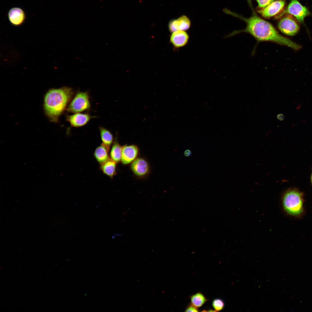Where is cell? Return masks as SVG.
<instances>
[{"instance_id":"cell-1","label":"cell","mask_w":312,"mask_h":312,"mask_svg":"<svg viewBox=\"0 0 312 312\" xmlns=\"http://www.w3.org/2000/svg\"><path fill=\"white\" fill-rule=\"evenodd\" d=\"M248 1L252 12L250 17L246 18L230 11L229 12V14L244 21L246 24L244 29L235 31L230 34L231 36L246 32L251 35L259 42H272L296 51L301 48L299 44L281 35L271 23L259 17L254 10L250 0Z\"/></svg>"},{"instance_id":"cell-2","label":"cell","mask_w":312,"mask_h":312,"mask_svg":"<svg viewBox=\"0 0 312 312\" xmlns=\"http://www.w3.org/2000/svg\"><path fill=\"white\" fill-rule=\"evenodd\" d=\"M74 94L72 89L68 87L52 88L47 92L44 99V109L46 115L51 122H58Z\"/></svg>"},{"instance_id":"cell-3","label":"cell","mask_w":312,"mask_h":312,"mask_svg":"<svg viewBox=\"0 0 312 312\" xmlns=\"http://www.w3.org/2000/svg\"><path fill=\"white\" fill-rule=\"evenodd\" d=\"M302 194L296 189L287 191L283 198V204L285 211L288 214L294 216L300 215L303 211Z\"/></svg>"},{"instance_id":"cell-4","label":"cell","mask_w":312,"mask_h":312,"mask_svg":"<svg viewBox=\"0 0 312 312\" xmlns=\"http://www.w3.org/2000/svg\"><path fill=\"white\" fill-rule=\"evenodd\" d=\"M90 107L88 92L78 91L72 99L66 110L69 112L78 113L88 110Z\"/></svg>"},{"instance_id":"cell-5","label":"cell","mask_w":312,"mask_h":312,"mask_svg":"<svg viewBox=\"0 0 312 312\" xmlns=\"http://www.w3.org/2000/svg\"><path fill=\"white\" fill-rule=\"evenodd\" d=\"M298 21L291 16L287 15L279 21L278 27L279 30L283 34L289 36H293L299 30L300 25Z\"/></svg>"},{"instance_id":"cell-6","label":"cell","mask_w":312,"mask_h":312,"mask_svg":"<svg viewBox=\"0 0 312 312\" xmlns=\"http://www.w3.org/2000/svg\"><path fill=\"white\" fill-rule=\"evenodd\" d=\"M285 13L294 16L298 22H301L310 13L308 9L301 5L297 0H291L285 10L278 17L281 16Z\"/></svg>"},{"instance_id":"cell-7","label":"cell","mask_w":312,"mask_h":312,"mask_svg":"<svg viewBox=\"0 0 312 312\" xmlns=\"http://www.w3.org/2000/svg\"><path fill=\"white\" fill-rule=\"evenodd\" d=\"M285 4L284 0H275L266 7L261 8L258 12L263 17L270 18L275 16L281 12Z\"/></svg>"},{"instance_id":"cell-8","label":"cell","mask_w":312,"mask_h":312,"mask_svg":"<svg viewBox=\"0 0 312 312\" xmlns=\"http://www.w3.org/2000/svg\"><path fill=\"white\" fill-rule=\"evenodd\" d=\"M139 151L138 147L134 145H125L122 147L121 161L124 165L132 162L136 158Z\"/></svg>"},{"instance_id":"cell-9","label":"cell","mask_w":312,"mask_h":312,"mask_svg":"<svg viewBox=\"0 0 312 312\" xmlns=\"http://www.w3.org/2000/svg\"><path fill=\"white\" fill-rule=\"evenodd\" d=\"M92 118L89 114L78 113L67 115L66 118L72 127H79L86 125Z\"/></svg>"},{"instance_id":"cell-10","label":"cell","mask_w":312,"mask_h":312,"mask_svg":"<svg viewBox=\"0 0 312 312\" xmlns=\"http://www.w3.org/2000/svg\"><path fill=\"white\" fill-rule=\"evenodd\" d=\"M131 169L133 173L137 176L142 177L148 172L149 167L147 162L144 159L138 158L136 159L131 166Z\"/></svg>"},{"instance_id":"cell-11","label":"cell","mask_w":312,"mask_h":312,"mask_svg":"<svg viewBox=\"0 0 312 312\" xmlns=\"http://www.w3.org/2000/svg\"><path fill=\"white\" fill-rule=\"evenodd\" d=\"M190 20L184 16L171 21L169 24V28L170 31L173 33L177 31L187 30L190 28Z\"/></svg>"},{"instance_id":"cell-12","label":"cell","mask_w":312,"mask_h":312,"mask_svg":"<svg viewBox=\"0 0 312 312\" xmlns=\"http://www.w3.org/2000/svg\"><path fill=\"white\" fill-rule=\"evenodd\" d=\"M8 18L11 23L18 26L23 23L25 18V14L21 8L14 7L11 9L8 13Z\"/></svg>"},{"instance_id":"cell-13","label":"cell","mask_w":312,"mask_h":312,"mask_svg":"<svg viewBox=\"0 0 312 312\" xmlns=\"http://www.w3.org/2000/svg\"><path fill=\"white\" fill-rule=\"evenodd\" d=\"M189 37L184 31H177L172 33L170 40L173 46L180 47L185 46L187 43Z\"/></svg>"},{"instance_id":"cell-14","label":"cell","mask_w":312,"mask_h":312,"mask_svg":"<svg viewBox=\"0 0 312 312\" xmlns=\"http://www.w3.org/2000/svg\"><path fill=\"white\" fill-rule=\"evenodd\" d=\"M109 148L110 146L102 143L96 149L94 156L97 161L101 164L109 158L108 154Z\"/></svg>"},{"instance_id":"cell-15","label":"cell","mask_w":312,"mask_h":312,"mask_svg":"<svg viewBox=\"0 0 312 312\" xmlns=\"http://www.w3.org/2000/svg\"><path fill=\"white\" fill-rule=\"evenodd\" d=\"M116 163L109 158L101 164V169L104 174L112 178L116 173Z\"/></svg>"},{"instance_id":"cell-16","label":"cell","mask_w":312,"mask_h":312,"mask_svg":"<svg viewBox=\"0 0 312 312\" xmlns=\"http://www.w3.org/2000/svg\"><path fill=\"white\" fill-rule=\"evenodd\" d=\"M122 147L116 141H115L111 149L110 156L111 159L116 163L121 159Z\"/></svg>"},{"instance_id":"cell-17","label":"cell","mask_w":312,"mask_h":312,"mask_svg":"<svg viewBox=\"0 0 312 312\" xmlns=\"http://www.w3.org/2000/svg\"><path fill=\"white\" fill-rule=\"evenodd\" d=\"M99 130L103 143L110 146L113 142L112 134L109 130L104 127H100Z\"/></svg>"},{"instance_id":"cell-18","label":"cell","mask_w":312,"mask_h":312,"mask_svg":"<svg viewBox=\"0 0 312 312\" xmlns=\"http://www.w3.org/2000/svg\"><path fill=\"white\" fill-rule=\"evenodd\" d=\"M190 300L192 304L197 308L202 306L207 301L205 296L200 292L192 296Z\"/></svg>"},{"instance_id":"cell-19","label":"cell","mask_w":312,"mask_h":312,"mask_svg":"<svg viewBox=\"0 0 312 312\" xmlns=\"http://www.w3.org/2000/svg\"><path fill=\"white\" fill-rule=\"evenodd\" d=\"M212 305L215 311H218L223 309L224 304L222 299L216 298L213 300L212 302Z\"/></svg>"},{"instance_id":"cell-20","label":"cell","mask_w":312,"mask_h":312,"mask_svg":"<svg viewBox=\"0 0 312 312\" xmlns=\"http://www.w3.org/2000/svg\"><path fill=\"white\" fill-rule=\"evenodd\" d=\"M259 8H264L274 2L275 0H256Z\"/></svg>"},{"instance_id":"cell-21","label":"cell","mask_w":312,"mask_h":312,"mask_svg":"<svg viewBox=\"0 0 312 312\" xmlns=\"http://www.w3.org/2000/svg\"><path fill=\"white\" fill-rule=\"evenodd\" d=\"M185 311L186 312H198V308L191 304L187 307Z\"/></svg>"},{"instance_id":"cell-22","label":"cell","mask_w":312,"mask_h":312,"mask_svg":"<svg viewBox=\"0 0 312 312\" xmlns=\"http://www.w3.org/2000/svg\"><path fill=\"white\" fill-rule=\"evenodd\" d=\"M192 154L191 151L190 149H187L184 152V155L186 157L190 156Z\"/></svg>"},{"instance_id":"cell-23","label":"cell","mask_w":312,"mask_h":312,"mask_svg":"<svg viewBox=\"0 0 312 312\" xmlns=\"http://www.w3.org/2000/svg\"><path fill=\"white\" fill-rule=\"evenodd\" d=\"M277 119L280 121H282L284 119V116L283 114L281 113L277 115Z\"/></svg>"},{"instance_id":"cell-24","label":"cell","mask_w":312,"mask_h":312,"mask_svg":"<svg viewBox=\"0 0 312 312\" xmlns=\"http://www.w3.org/2000/svg\"><path fill=\"white\" fill-rule=\"evenodd\" d=\"M311 182L312 183V175H311Z\"/></svg>"}]
</instances>
